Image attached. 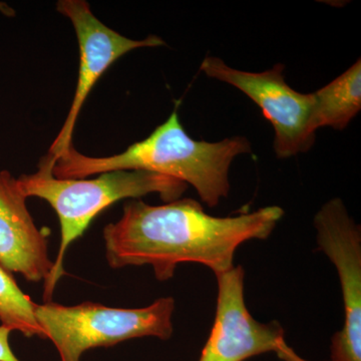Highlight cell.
Returning a JSON list of instances; mask_svg holds the SVG:
<instances>
[{"instance_id":"ba28073f","label":"cell","mask_w":361,"mask_h":361,"mask_svg":"<svg viewBox=\"0 0 361 361\" xmlns=\"http://www.w3.org/2000/svg\"><path fill=\"white\" fill-rule=\"evenodd\" d=\"M216 277L215 322L199 361H244L252 356L275 353L285 341L283 327L277 322H258L247 310L245 271L242 266H234Z\"/></svg>"},{"instance_id":"30bf717a","label":"cell","mask_w":361,"mask_h":361,"mask_svg":"<svg viewBox=\"0 0 361 361\" xmlns=\"http://www.w3.org/2000/svg\"><path fill=\"white\" fill-rule=\"evenodd\" d=\"M313 123L316 130L331 127L343 130L361 110V61L336 80L312 92Z\"/></svg>"},{"instance_id":"277c9868","label":"cell","mask_w":361,"mask_h":361,"mask_svg":"<svg viewBox=\"0 0 361 361\" xmlns=\"http://www.w3.org/2000/svg\"><path fill=\"white\" fill-rule=\"evenodd\" d=\"M175 300L164 297L148 307L125 310L84 302L63 306L35 304V316L58 349L61 361H80L90 348H108L128 339L154 336L167 341L173 334Z\"/></svg>"},{"instance_id":"9c48e42d","label":"cell","mask_w":361,"mask_h":361,"mask_svg":"<svg viewBox=\"0 0 361 361\" xmlns=\"http://www.w3.org/2000/svg\"><path fill=\"white\" fill-rule=\"evenodd\" d=\"M0 267L32 282L47 281L54 268L47 235L35 226L18 179L8 171L0 172Z\"/></svg>"},{"instance_id":"8fae6325","label":"cell","mask_w":361,"mask_h":361,"mask_svg":"<svg viewBox=\"0 0 361 361\" xmlns=\"http://www.w3.org/2000/svg\"><path fill=\"white\" fill-rule=\"evenodd\" d=\"M35 304L21 291L9 272L0 267V322L11 331L18 330L27 337L44 338L35 319Z\"/></svg>"},{"instance_id":"6da1fadb","label":"cell","mask_w":361,"mask_h":361,"mask_svg":"<svg viewBox=\"0 0 361 361\" xmlns=\"http://www.w3.org/2000/svg\"><path fill=\"white\" fill-rule=\"evenodd\" d=\"M269 206L236 217H214L193 199L163 206L132 201L122 218L104 228L106 257L114 269L151 265L157 279L174 276L180 263H199L215 273L234 267L235 252L249 240H265L283 217Z\"/></svg>"},{"instance_id":"3957f363","label":"cell","mask_w":361,"mask_h":361,"mask_svg":"<svg viewBox=\"0 0 361 361\" xmlns=\"http://www.w3.org/2000/svg\"><path fill=\"white\" fill-rule=\"evenodd\" d=\"M54 156L42 158L37 171L18 179L20 191L28 197L49 202L61 223V240L58 257L44 283V300L49 302L52 292L61 279L63 259L73 241L80 238L97 214L126 198H141L158 193L166 202L177 200L186 191L182 180L142 170H118L103 173L92 180L58 179L52 170Z\"/></svg>"},{"instance_id":"8992f818","label":"cell","mask_w":361,"mask_h":361,"mask_svg":"<svg viewBox=\"0 0 361 361\" xmlns=\"http://www.w3.org/2000/svg\"><path fill=\"white\" fill-rule=\"evenodd\" d=\"M318 248L336 266L344 304V323L332 337L331 360L361 361V231L341 199H332L314 218Z\"/></svg>"},{"instance_id":"52a82bcc","label":"cell","mask_w":361,"mask_h":361,"mask_svg":"<svg viewBox=\"0 0 361 361\" xmlns=\"http://www.w3.org/2000/svg\"><path fill=\"white\" fill-rule=\"evenodd\" d=\"M59 13L73 23L80 47V70L75 97L63 128L49 149L58 159L71 147L75 123L85 99L104 71L128 52L141 47H161L163 39L156 35L134 40L123 37L97 20L85 0H61L56 4Z\"/></svg>"},{"instance_id":"7c38bea8","label":"cell","mask_w":361,"mask_h":361,"mask_svg":"<svg viewBox=\"0 0 361 361\" xmlns=\"http://www.w3.org/2000/svg\"><path fill=\"white\" fill-rule=\"evenodd\" d=\"M275 353H276L280 360L283 361H308L297 355L295 351H294L290 346L287 345L285 341L279 344Z\"/></svg>"},{"instance_id":"7a4b0ae2","label":"cell","mask_w":361,"mask_h":361,"mask_svg":"<svg viewBox=\"0 0 361 361\" xmlns=\"http://www.w3.org/2000/svg\"><path fill=\"white\" fill-rule=\"evenodd\" d=\"M177 109L147 139L118 155L94 158L71 147L56 159L54 177L78 180L111 171H148L191 185L207 206H217L229 194L233 160L251 153L250 142L243 137L216 142L192 139L180 122Z\"/></svg>"},{"instance_id":"5b68a950","label":"cell","mask_w":361,"mask_h":361,"mask_svg":"<svg viewBox=\"0 0 361 361\" xmlns=\"http://www.w3.org/2000/svg\"><path fill=\"white\" fill-rule=\"evenodd\" d=\"M200 70L209 78L233 85L262 111L275 130L274 149L285 159L310 151L315 142L313 94H301L287 85L284 66L276 65L263 73L235 70L222 59L206 58Z\"/></svg>"}]
</instances>
